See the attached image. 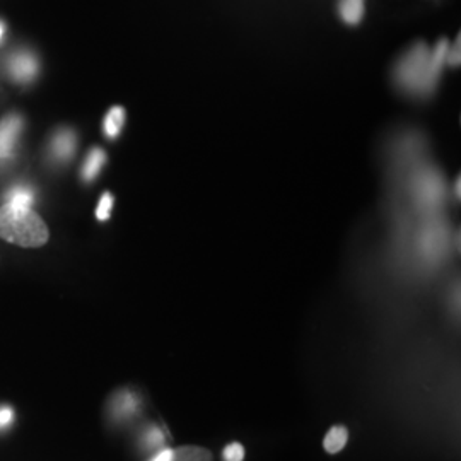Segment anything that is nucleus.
I'll use <instances>...</instances> for the list:
<instances>
[{
    "mask_svg": "<svg viewBox=\"0 0 461 461\" xmlns=\"http://www.w3.org/2000/svg\"><path fill=\"white\" fill-rule=\"evenodd\" d=\"M455 194H456V198H460V178L455 183Z\"/></svg>",
    "mask_w": 461,
    "mask_h": 461,
    "instance_id": "19",
    "label": "nucleus"
},
{
    "mask_svg": "<svg viewBox=\"0 0 461 461\" xmlns=\"http://www.w3.org/2000/svg\"><path fill=\"white\" fill-rule=\"evenodd\" d=\"M148 441L150 446H158L163 443V434L158 429H152L148 434Z\"/></svg>",
    "mask_w": 461,
    "mask_h": 461,
    "instance_id": "17",
    "label": "nucleus"
},
{
    "mask_svg": "<svg viewBox=\"0 0 461 461\" xmlns=\"http://www.w3.org/2000/svg\"><path fill=\"white\" fill-rule=\"evenodd\" d=\"M21 129L23 120L17 115H9L0 122V159H7L13 156Z\"/></svg>",
    "mask_w": 461,
    "mask_h": 461,
    "instance_id": "3",
    "label": "nucleus"
},
{
    "mask_svg": "<svg viewBox=\"0 0 461 461\" xmlns=\"http://www.w3.org/2000/svg\"><path fill=\"white\" fill-rule=\"evenodd\" d=\"M347 441H348V432L344 426H335V428L330 429L325 436V451L330 455H335V453H340L344 447H346Z\"/></svg>",
    "mask_w": 461,
    "mask_h": 461,
    "instance_id": "10",
    "label": "nucleus"
},
{
    "mask_svg": "<svg viewBox=\"0 0 461 461\" xmlns=\"http://www.w3.org/2000/svg\"><path fill=\"white\" fill-rule=\"evenodd\" d=\"M11 72L17 83H30L38 74V62L32 53H19L11 62Z\"/></svg>",
    "mask_w": 461,
    "mask_h": 461,
    "instance_id": "4",
    "label": "nucleus"
},
{
    "mask_svg": "<svg viewBox=\"0 0 461 461\" xmlns=\"http://www.w3.org/2000/svg\"><path fill=\"white\" fill-rule=\"evenodd\" d=\"M125 125V110L122 106H113L104 118L103 129L108 139H116Z\"/></svg>",
    "mask_w": 461,
    "mask_h": 461,
    "instance_id": "8",
    "label": "nucleus"
},
{
    "mask_svg": "<svg viewBox=\"0 0 461 461\" xmlns=\"http://www.w3.org/2000/svg\"><path fill=\"white\" fill-rule=\"evenodd\" d=\"M2 34H4V24L0 23V40H2Z\"/></svg>",
    "mask_w": 461,
    "mask_h": 461,
    "instance_id": "20",
    "label": "nucleus"
},
{
    "mask_svg": "<svg viewBox=\"0 0 461 461\" xmlns=\"http://www.w3.org/2000/svg\"><path fill=\"white\" fill-rule=\"evenodd\" d=\"M245 458V449L240 443H230L224 449V460L226 461H243Z\"/></svg>",
    "mask_w": 461,
    "mask_h": 461,
    "instance_id": "15",
    "label": "nucleus"
},
{
    "mask_svg": "<svg viewBox=\"0 0 461 461\" xmlns=\"http://www.w3.org/2000/svg\"><path fill=\"white\" fill-rule=\"evenodd\" d=\"M13 417H14L13 409H9V407H4V409H0V429L5 428V426H9V424L13 422Z\"/></svg>",
    "mask_w": 461,
    "mask_h": 461,
    "instance_id": "16",
    "label": "nucleus"
},
{
    "mask_svg": "<svg viewBox=\"0 0 461 461\" xmlns=\"http://www.w3.org/2000/svg\"><path fill=\"white\" fill-rule=\"evenodd\" d=\"M7 202H13L16 205H24V207H32L33 205V192L26 186H16L7 194Z\"/></svg>",
    "mask_w": 461,
    "mask_h": 461,
    "instance_id": "12",
    "label": "nucleus"
},
{
    "mask_svg": "<svg viewBox=\"0 0 461 461\" xmlns=\"http://www.w3.org/2000/svg\"><path fill=\"white\" fill-rule=\"evenodd\" d=\"M113 203H115V198L112 194H103V197L99 200L98 209H96V217L99 221H108L112 211H113Z\"/></svg>",
    "mask_w": 461,
    "mask_h": 461,
    "instance_id": "13",
    "label": "nucleus"
},
{
    "mask_svg": "<svg viewBox=\"0 0 461 461\" xmlns=\"http://www.w3.org/2000/svg\"><path fill=\"white\" fill-rule=\"evenodd\" d=\"M449 41L441 38L434 47L419 41L407 50L395 64L393 81L398 89L415 98H429L438 89L446 66Z\"/></svg>",
    "mask_w": 461,
    "mask_h": 461,
    "instance_id": "1",
    "label": "nucleus"
},
{
    "mask_svg": "<svg viewBox=\"0 0 461 461\" xmlns=\"http://www.w3.org/2000/svg\"><path fill=\"white\" fill-rule=\"evenodd\" d=\"M0 240L21 248L45 247L50 240L49 226L32 207L5 202L0 205Z\"/></svg>",
    "mask_w": 461,
    "mask_h": 461,
    "instance_id": "2",
    "label": "nucleus"
},
{
    "mask_svg": "<svg viewBox=\"0 0 461 461\" xmlns=\"http://www.w3.org/2000/svg\"><path fill=\"white\" fill-rule=\"evenodd\" d=\"M77 148V137L72 131H60L53 137L51 152L57 161H68Z\"/></svg>",
    "mask_w": 461,
    "mask_h": 461,
    "instance_id": "5",
    "label": "nucleus"
},
{
    "mask_svg": "<svg viewBox=\"0 0 461 461\" xmlns=\"http://www.w3.org/2000/svg\"><path fill=\"white\" fill-rule=\"evenodd\" d=\"M171 461H212V455L200 446H182L173 449Z\"/></svg>",
    "mask_w": 461,
    "mask_h": 461,
    "instance_id": "9",
    "label": "nucleus"
},
{
    "mask_svg": "<svg viewBox=\"0 0 461 461\" xmlns=\"http://www.w3.org/2000/svg\"><path fill=\"white\" fill-rule=\"evenodd\" d=\"M106 163V152L103 149L95 148L89 150L86 161H84L83 169H81V176L84 182H93L96 180L99 171L103 169V166Z\"/></svg>",
    "mask_w": 461,
    "mask_h": 461,
    "instance_id": "7",
    "label": "nucleus"
},
{
    "mask_svg": "<svg viewBox=\"0 0 461 461\" xmlns=\"http://www.w3.org/2000/svg\"><path fill=\"white\" fill-rule=\"evenodd\" d=\"M113 411L118 417H127L137 411V398L131 393L116 396Z\"/></svg>",
    "mask_w": 461,
    "mask_h": 461,
    "instance_id": "11",
    "label": "nucleus"
},
{
    "mask_svg": "<svg viewBox=\"0 0 461 461\" xmlns=\"http://www.w3.org/2000/svg\"><path fill=\"white\" fill-rule=\"evenodd\" d=\"M171 456H173V449H163L152 461H171Z\"/></svg>",
    "mask_w": 461,
    "mask_h": 461,
    "instance_id": "18",
    "label": "nucleus"
},
{
    "mask_svg": "<svg viewBox=\"0 0 461 461\" xmlns=\"http://www.w3.org/2000/svg\"><path fill=\"white\" fill-rule=\"evenodd\" d=\"M460 51H461V36L458 34L455 43H449L447 49V57H446V66L458 67L460 66Z\"/></svg>",
    "mask_w": 461,
    "mask_h": 461,
    "instance_id": "14",
    "label": "nucleus"
},
{
    "mask_svg": "<svg viewBox=\"0 0 461 461\" xmlns=\"http://www.w3.org/2000/svg\"><path fill=\"white\" fill-rule=\"evenodd\" d=\"M337 9H339V16L346 24L357 26L363 21L366 0H339Z\"/></svg>",
    "mask_w": 461,
    "mask_h": 461,
    "instance_id": "6",
    "label": "nucleus"
}]
</instances>
